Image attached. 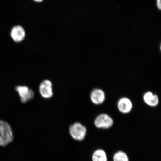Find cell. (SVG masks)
<instances>
[{
    "label": "cell",
    "instance_id": "obj_1",
    "mask_svg": "<svg viewBox=\"0 0 161 161\" xmlns=\"http://www.w3.org/2000/svg\"><path fill=\"white\" fill-rule=\"evenodd\" d=\"M13 140V133L11 126L7 122L0 120V146H7Z\"/></svg>",
    "mask_w": 161,
    "mask_h": 161
},
{
    "label": "cell",
    "instance_id": "obj_2",
    "mask_svg": "<svg viewBox=\"0 0 161 161\" xmlns=\"http://www.w3.org/2000/svg\"><path fill=\"white\" fill-rule=\"evenodd\" d=\"M69 133L74 140H83L86 134V129L85 126L79 122L74 123L70 126Z\"/></svg>",
    "mask_w": 161,
    "mask_h": 161
},
{
    "label": "cell",
    "instance_id": "obj_3",
    "mask_svg": "<svg viewBox=\"0 0 161 161\" xmlns=\"http://www.w3.org/2000/svg\"><path fill=\"white\" fill-rule=\"evenodd\" d=\"M16 91L19 96L20 100L23 103H25L33 99L35 97L33 91L25 86H18L15 87Z\"/></svg>",
    "mask_w": 161,
    "mask_h": 161
},
{
    "label": "cell",
    "instance_id": "obj_4",
    "mask_svg": "<svg viewBox=\"0 0 161 161\" xmlns=\"http://www.w3.org/2000/svg\"><path fill=\"white\" fill-rule=\"evenodd\" d=\"M40 95L45 99H49L53 96L52 83L50 80H44L40 83L39 86Z\"/></svg>",
    "mask_w": 161,
    "mask_h": 161
},
{
    "label": "cell",
    "instance_id": "obj_5",
    "mask_svg": "<svg viewBox=\"0 0 161 161\" xmlns=\"http://www.w3.org/2000/svg\"><path fill=\"white\" fill-rule=\"evenodd\" d=\"M114 124V121L108 114H103L97 117L94 124L97 128L107 129L110 128Z\"/></svg>",
    "mask_w": 161,
    "mask_h": 161
},
{
    "label": "cell",
    "instance_id": "obj_6",
    "mask_svg": "<svg viewBox=\"0 0 161 161\" xmlns=\"http://www.w3.org/2000/svg\"><path fill=\"white\" fill-rule=\"evenodd\" d=\"M90 98L92 103L96 105H100L105 100V92L101 89L96 88L91 92Z\"/></svg>",
    "mask_w": 161,
    "mask_h": 161
},
{
    "label": "cell",
    "instance_id": "obj_7",
    "mask_svg": "<svg viewBox=\"0 0 161 161\" xmlns=\"http://www.w3.org/2000/svg\"><path fill=\"white\" fill-rule=\"evenodd\" d=\"M119 110L122 113L128 114L131 111L133 104L128 98L123 97L118 101L117 104Z\"/></svg>",
    "mask_w": 161,
    "mask_h": 161
},
{
    "label": "cell",
    "instance_id": "obj_8",
    "mask_svg": "<svg viewBox=\"0 0 161 161\" xmlns=\"http://www.w3.org/2000/svg\"><path fill=\"white\" fill-rule=\"evenodd\" d=\"M143 100L147 105L153 107L158 106L159 102L158 96L151 92H147L144 94Z\"/></svg>",
    "mask_w": 161,
    "mask_h": 161
},
{
    "label": "cell",
    "instance_id": "obj_9",
    "mask_svg": "<svg viewBox=\"0 0 161 161\" xmlns=\"http://www.w3.org/2000/svg\"><path fill=\"white\" fill-rule=\"evenodd\" d=\"M11 35L14 41L16 42H19L25 38V30L21 26H17L12 30Z\"/></svg>",
    "mask_w": 161,
    "mask_h": 161
},
{
    "label": "cell",
    "instance_id": "obj_10",
    "mask_svg": "<svg viewBox=\"0 0 161 161\" xmlns=\"http://www.w3.org/2000/svg\"><path fill=\"white\" fill-rule=\"evenodd\" d=\"M92 161H107L106 153L103 150H96L92 156Z\"/></svg>",
    "mask_w": 161,
    "mask_h": 161
},
{
    "label": "cell",
    "instance_id": "obj_11",
    "mask_svg": "<svg viewBox=\"0 0 161 161\" xmlns=\"http://www.w3.org/2000/svg\"><path fill=\"white\" fill-rule=\"evenodd\" d=\"M113 160L114 161H129V158L125 153L119 151L114 154Z\"/></svg>",
    "mask_w": 161,
    "mask_h": 161
},
{
    "label": "cell",
    "instance_id": "obj_12",
    "mask_svg": "<svg viewBox=\"0 0 161 161\" xmlns=\"http://www.w3.org/2000/svg\"><path fill=\"white\" fill-rule=\"evenodd\" d=\"M161 0H157V5L158 8L161 10Z\"/></svg>",
    "mask_w": 161,
    "mask_h": 161
},
{
    "label": "cell",
    "instance_id": "obj_13",
    "mask_svg": "<svg viewBox=\"0 0 161 161\" xmlns=\"http://www.w3.org/2000/svg\"><path fill=\"white\" fill-rule=\"evenodd\" d=\"M34 1H35L36 2H39L42 1H43V0H34Z\"/></svg>",
    "mask_w": 161,
    "mask_h": 161
}]
</instances>
